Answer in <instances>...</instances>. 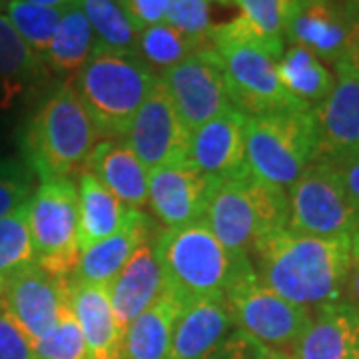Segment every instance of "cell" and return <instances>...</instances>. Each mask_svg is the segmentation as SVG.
I'll return each instance as SVG.
<instances>
[{"label": "cell", "mask_w": 359, "mask_h": 359, "mask_svg": "<svg viewBox=\"0 0 359 359\" xmlns=\"http://www.w3.org/2000/svg\"><path fill=\"white\" fill-rule=\"evenodd\" d=\"M68 295L90 359H122L124 330L116 321L108 285L70 278Z\"/></svg>", "instance_id": "d6986e66"}, {"label": "cell", "mask_w": 359, "mask_h": 359, "mask_svg": "<svg viewBox=\"0 0 359 359\" xmlns=\"http://www.w3.org/2000/svg\"><path fill=\"white\" fill-rule=\"evenodd\" d=\"M4 4H6V0H0V8H4Z\"/></svg>", "instance_id": "bcb514c9"}, {"label": "cell", "mask_w": 359, "mask_h": 359, "mask_svg": "<svg viewBox=\"0 0 359 359\" xmlns=\"http://www.w3.org/2000/svg\"><path fill=\"white\" fill-rule=\"evenodd\" d=\"M122 204L92 172L78 174V245L80 252L114 236L128 219Z\"/></svg>", "instance_id": "cb8c5ba5"}, {"label": "cell", "mask_w": 359, "mask_h": 359, "mask_svg": "<svg viewBox=\"0 0 359 359\" xmlns=\"http://www.w3.org/2000/svg\"><path fill=\"white\" fill-rule=\"evenodd\" d=\"M231 254L250 257L259 240L287 228V192L245 172L238 178L210 180L204 218Z\"/></svg>", "instance_id": "277c9868"}, {"label": "cell", "mask_w": 359, "mask_h": 359, "mask_svg": "<svg viewBox=\"0 0 359 359\" xmlns=\"http://www.w3.org/2000/svg\"><path fill=\"white\" fill-rule=\"evenodd\" d=\"M34 353L36 359H90L88 347L74 318L68 294L60 308L56 325L52 327L50 334L34 346Z\"/></svg>", "instance_id": "836d02e7"}, {"label": "cell", "mask_w": 359, "mask_h": 359, "mask_svg": "<svg viewBox=\"0 0 359 359\" xmlns=\"http://www.w3.org/2000/svg\"><path fill=\"white\" fill-rule=\"evenodd\" d=\"M287 230L318 238H353L359 214L335 164L311 162L287 190Z\"/></svg>", "instance_id": "9c48e42d"}, {"label": "cell", "mask_w": 359, "mask_h": 359, "mask_svg": "<svg viewBox=\"0 0 359 359\" xmlns=\"http://www.w3.org/2000/svg\"><path fill=\"white\" fill-rule=\"evenodd\" d=\"M42 72V60L28 48L11 20L0 14V108H11L22 98Z\"/></svg>", "instance_id": "484cf974"}, {"label": "cell", "mask_w": 359, "mask_h": 359, "mask_svg": "<svg viewBox=\"0 0 359 359\" xmlns=\"http://www.w3.org/2000/svg\"><path fill=\"white\" fill-rule=\"evenodd\" d=\"M335 66L346 68L359 76V0H353V14H351V30L341 60Z\"/></svg>", "instance_id": "ab89813d"}, {"label": "cell", "mask_w": 359, "mask_h": 359, "mask_svg": "<svg viewBox=\"0 0 359 359\" xmlns=\"http://www.w3.org/2000/svg\"><path fill=\"white\" fill-rule=\"evenodd\" d=\"M259 359H292V353L287 351H278V349H269V347H264Z\"/></svg>", "instance_id": "ee69618b"}, {"label": "cell", "mask_w": 359, "mask_h": 359, "mask_svg": "<svg viewBox=\"0 0 359 359\" xmlns=\"http://www.w3.org/2000/svg\"><path fill=\"white\" fill-rule=\"evenodd\" d=\"M236 330L269 349L292 353L311 320V309L295 306L259 282L254 264L245 266L226 290Z\"/></svg>", "instance_id": "30bf717a"}, {"label": "cell", "mask_w": 359, "mask_h": 359, "mask_svg": "<svg viewBox=\"0 0 359 359\" xmlns=\"http://www.w3.org/2000/svg\"><path fill=\"white\" fill-rule=\"evenodd\" d=\"M184 304L172 292L162 295L132 321L124 334L122 359H168L172 335Z\"/></svg>", "instance_id": "d4e9b609"}, {"label": "cell", "mask_w": 359, "mask_h": 359, "mask_svg": "<svg viewBox=\"0 0 359 359\" xmlns=\"http://www.w3.org/2000/svg\"><path fill=\"white\" fill-rule=\"evenodd\" d=\"M92 172L130 210L144 212L148 205V170L128 144L118 138L100 140L88 158Z\"/></svg>", "instance_id": "603a6c76"}, {"label": "cell", "mask_w": 359, "mask_h": 359, "mask_svg": "<svg viewBox=\"0 0 359 359\" xmlns=\"http://www.w3.org/2000/svg\"><path fill=\"white\" fill-rule=\"evenodd\" d=\"M154 219L144 212L130 210L126 224L114 236L80 252V262L74 278L82 282L108 285L128 264L130 257L134 256V252L142 244L154 242L158 238V236L154 238Z\"/></svg>", "instance_id": "7402d4cb"}, {"label": "cell", "mask_w": 359, "mask_h": 359, "mask_svg": "<svg viewBox=\"0 0 359 359\" xmlns=\"http://www.w3.org/2000/svg\"><path fill=\"white\" fill-rule=\"evenodd\" d=\"M166 22L188 39L212 46L214 25L210 20V0H168Z\"/></svg>", "instance_id": "d590c367"}, {"label": "cell", "mask_w": 359, "mask_h": 359, "mask_svg": "<svg viewBox=\"0 0 359 359\" xmlns=\"http://www.w3.org/2000/svg\"><path fill=\"white\" fill-rule=\"evenodd\" d=\"M124 142L148 172L188 162L192 132L180 118L160 78L134 116Z\"/></svg>", "instance_id": "7c38bea8"}, {"label": "cell", "mask_w": 359, "mask_h": 359, "mask_svg": "<svg viewBox=\"0 0 359 359\" xmlns=\"http://www.w3.org/2000/svg\"><path fill=\"white\" fill-rule=\"evenodd\" d=\"M66 294L68 280L30 266L4 278L0 308L20 325L32 346H36L56 325Z\"/></svg>", "instance_id": "4fadbf2b"}, {"label": "cell", "mask_w": 359, "mask_h": 359, "mask_svg": "<svg viewBox=\"0 0 359 359\" xmlns=\"http://www.w3.org/2000/svg\"><path fill=\"white\" fill-rule=\"evenodd\" d=\"M318 160L339 164L359 154V76L335 66V86L313 108Z\"/></svg>", "instance_id": "9a60e30c"}, {"label": "cell", "mask_w": 359, "mask_h": 359, "mask_svg": "<svg viewBox=\"0 0 359 359\" xmlns=\"http://www.w3.org/2000/svg\"><path fill=\"white\" fill-rule=\"evenodd\" d=\"M245 158L248 170L256 178L287 192L304 170L318 160L313 108L248 116Z\"/></svg>", "instance_id": "52a82bcc"}, {"label": "cell", "mask_w": 359, "mask_h": 359, "mask_svg": "<svg viewBox=\"0 0 359 359\" xmlns=\"http://www.w3.org/2000/svg\"><path fill=\"white\" fill-rule=\"evenodd\" d=\"M346 304L359 313V231L351 238V266L347 276Z\"/></svg>", "instance_id": "60d3db41"}, {"label": "cell", "mask_w": 359, "mask_h": 359, "mask_svg": "<svg viewBox=\"0 0 359 359\" xmlns=\"http://www.w3.org/2000/svg\"><path fill=\"white\" fill-rule=\"evenodd\" d=\"M34 178V172L25 160H0V219L11 216L14 210H18L32 198Z\"/></svg>", "instance_id": "e575fe53"}, {"label": "cell", "mask_w": 359, "mask_h": 359, "mask_svg": "<svg viewBox=\"0 0 359 359\" xmlns=\"http://www.w3.org/2000/svg\"><path fill=\"white\" fill-rule=\"evenodd\" d=\"M245 124L248 116L230 106L192 132L188 164L208 180H224L244 176Z\"/></svg>", "instance_id": "5bb4252c"}, {"label": "cell", "mask_w": 359, "mask_h": 359, "mask_svg": "<svg viewBox=\"0 0 359 359\" xmlns=\"http://www.w3.org/2000/svg\"><path fill=\"white\" fill-rule=\"evenodd\" d=\"M0 359H36L34 346L20 325L0 308Z\"/></svg>", "instance_id": "8d00e7d4"}, {"label": "cell", "mask_w": 359, "mask_h": 359, "mask_svg": "<svg viewBox=\"0 0 359 359\" xmlns=\"http://www.w3.org/2000/svg\"><path fill=\"white\" fill-rule=\"evenodd\" d=\"M0 160H2V156H0Z\"/></svg>", "instance_id": "c3c4849f"}, {"label": "cell", "mask_w": 359, "mask_h": 359, "mask_svg": "<svg viewBox=\"0 0 359 359\" xmlns=\"http://www.w3.org/2000/svg\"><path fill=\"white\" fill-rule=\"evenodd\" d=\"M216 2H228V4L233 2L240 8V16L252 26L256 34L276 46L285 48V26L299 0H216Z\"/></svg>", "instance_id": "d6a6232c"}, {"label": "cell", "mask_w": 359, "mask_h": 359, "mask_svg": "<svg viewBox=\"0 0 359 359\" xmlns=\"http://www.w3.org/2000/svg\"><path fill=\"white\" fill-rule=\"evenodd\" d=\"M36 266V250L30 233L28 202L0 219V276L8 278L20 269Z\"/></svg>", "instance_id": "1f68e13d"}, {"label": "cell", "mask_w": 359, "mask_h": 359, "mask_svg": "<svg viewBox=\"0 0 359 359\" xmlns=\"http://www.w3.org/2000/svg\"><path fill=\"white\" fill-rule=\"evenodd\" d=\"M2 292H4V278L0 276V297H2Z\"/></svg>", "instance_id": "f6af8a7d"}, {"label": "cell", "mask_w": 359, "mask_h": 359, "mask_svg": "<svg viewBox=\"0 0 359 359\" xmlns=\"http://www.w3.org/2000/svg\"><path fill=\"white\" fill-rule=\"evenodd\" d=\"M210 42L224 66L233 108L245 116L308 108L280 82L278 60L285 48L262 39L242 16L214 26Z\"/></svg>", "instance_id": "3957f363"}, {"label": "cell", "mask_w": 359, "mask_h": 359, "mask_svg": "<svg viewBox=\"0 0 359 359\" xmlns=\"http://www.w3.org/2000/svg\"><path fill=\"white\" fill-rule=\"evenodd\" d=\"M122 4L128 14L130 22L138 32L148 26L166 22L168 0H124Z\"/></svg>", "instance_id": "f35d334b"}, {"label": "cell", "mask_w": 359, "mask_h": 359, "mask_svg": "<svg viewBox=\"0 0 359 359\" xmlns=\"http://www.w3.org/2000/svg\"><path fill=\"white\" fill-rule=\"evenodd\" d=\"M26 2L39 4V6H46V8H60V11H65L66 6L74 4L76 0H26Z\"/></svg>", "instance_id": "7bdbcfd3"}, {"label": "cell", "mask_w": 359, "mask_h": 359, "mask_svg": "<svg viewBox=\"0 0 359 359\" xmlns=\"http://www.w3.org/2000/svg\"><path fill=\"white\" fill-rule=\"evenodd\" d=\"M353 0H299L285 26V42L304 46L321 62L337 65L351 30Z\"/></svg>", "instance_id": "2e32d148"}, {"label": "cell", "mask_w": 359, "mask_h": 359, "mask_svg": "<svg viewBox=\"0 0 359 359\" xmlns=\"http://www.w3.org/2000/svg\"><path fill=\"white\" fill-rule=\"evenodd\" d=\"M4 11L14 30L20 34V39L28 44V48L34 52L44 65V56L54 39L56 28L60 25L62 11L39 6L26 0H6Z\"/></svg>", "instance_id": "4dcf8cb0"}, {"label": "cell", "mask_w": 359, "mask_h": 359, "mask_svg": "<svg viewBox=\"0 0 359 359\" xmlns=\"http://www.w3.org/2000/svg\"><path fill=\"white\" fill-rule=\"evenodd\" d=\"M156 242V240H154ZM154 242L142 244L122 271L108 283L110 304L120 327L128 330L142 311L150 308L166 290L164 273L156 257Z\"/></svg>", "instance_id": "44dd1931"}, {"label": "cell", "mask_w": 359, "mask_h": 359, "mask_svg": "<svg viewBox=\"0 0 359 359\" xmlns=\"http://www.w3.org/2000/svg\"><path fill=\"white\" fill-rule=\"evenodd\" d=\"M210 180L188 162L148 174V205L164 228L188 226L204 218Z\"/></svg>", "instance_id": "e0dca14e"}, {"label": "cell", "mask_w": 359, "mask_h": 359, "mask_svg": "<svg viewBox=\"0 0 359 359\" xmlns=\"http://www.w3.org/2000/svg\"><path fill=\"white\" fill-rule=\"evenodd\" d=\"M335 166L339 170L347 194H349V198H351V202H353L359 214V154L349 158V160H344Z\"/></svg>", "instance_id": "b9f144b4"}, {"label": "cell", "mask_w": 359, "mask_h": 359, "mask_svg": "<svg viewBox=\"0 0 359 359\" xmlns=\"http://www.w3.org/2000/svg\"><path fill=\"white\" fill-rule=\"evenodd\" d=\"M100 134L72 84H60L26 122L22 156L40 182L86 170Z\"/></svg>", "instance_id": "7a4b0ae2"}, {"label": "cell", "mask_w": 359, "mask_h": 359, "mask_svg": "<svg viewBox=\"0 0 359 359\" xmlns=\"http://www.w3.org/2000/svg\"><path fill=\"white\" fill-rule=\"evenodd\" d=\"M202 48L208 46L188 39L168 22L144 28L142 32H138V42H136V54L156 74L166 72L168 68L176 66L184 58Z\"/></svg>", "instance_id": "f546056e"}, {"label": "cell", "mask_w": 359, "mask_h": 359, "mask_svg": "<svg viewBox=\"0 0 359 359\" xmlns=\"http://www.w3.org/2000/svg\"><path fill=\"white\" fill-rule=\"evenodd\" d=\"M259 282L295 306L316 309L346 302L351 238H318L282 230L252 252Z\"/></svg>", "instance_id": "6da1fadb"}, {"label": "cell", "mask_w": 359, "mask_h": 359, "mask_svg": "<svg viewBox=\"0 0 359 359\" xmlns=\"http://www.w3.org/2000/svg\"><path fill=\"white\" fill-rule=\"evenodd\" d=\"M233 330L226 295L198 297L180 313L168 359H205Z\"/></svg>", "instance_id": "ac0fdd59"}, {"label": "cell", "mask_w": 359, "mask_h": 359, "mask_svg": "<svg viewBox=\"0 0 359 359\" xmlns=\"http://www.w3.org/2000/svg\"><path fill=\"white\" fill-rule=\"evenodd\" d=\"M30 233L36 266L54 278L70 280L80 262L78 245V188L72 178L40 182L28 200Z\"/></svg>", "instance_id": "ba28073f"}, {"label": "cell", "mask_w": 359, "mask_h": 359, "mask_svg": "<svg viewBox=\"0 0 359 359\" xmlns=\"http://www.w3.org/2000/svg\"><path fill=\"white\" fill-rule=\"evenodd\" d=\"M96 36L88 18L76 2L62 11L60 25L54 32L50 46L44 56V66H48L56 74L76 76L94 50Z\"/></svg>", "instance_id": "83f0119b"}, {"label": "cell", "mask_w": 359, "mask_h": 359, "mask_svg": "<svg viewBox=\"0 0 359 359\" xmlns=\"http://www.w3.org/2000/svg\"><path fill=\"white\" fill-rule=\"evenodd\" d=\"M154 250L166 290L184 306L198 297L224 295L233 278L252 264L250 257L231 254L204 219L164 228L156 238Z\"/></svg>", "instance_id": "8992f818"}, {"label": "cell", "mask_w": 359, "mask_h": 359, "mask_svg": "<svg viewBox=\"0 0 359 359\" xmlns=\"http://www.w3.org/2000/svg\"><path fill=\"white\" fill-rule=\"evenodd\" d=\"M282 86L297 102L318 108L335 86V76L320 58L304 46L290 44L278 60Z\"/></svg>", "instance_id": "4316f807"}, {"label": "cell", "mask_w": 359, "mask_h": 359, "mask_svg": "<svg viewBox=\"0 0 359 359\" xmlns=\"http://www.w3.org/2000/svg\"><path fill=\"white\" fill-rule=\"evenodd\" d=\"M94 30L96 44L120 52H136L138 30L120 0H76Z\"/></svg>", "instance_id": "f1b7e54d"}, {"label": "cell", "mask_w": 359, "mask_h": 359, "mask_svg": "<svg viewBox=\"0 0 359 359\" xmlns=\"http://www.w3.org/2000/svg\"><path fill=\"white\" fill-rule=\"evenodd\" d=\"M292 359H359V313L346 302L311 311Z\"/></svg>", "instance_id": "ffe728a7"}, {"label": "cell", "mask_w": 359, "mask_h": 359, "mask_svg": "<svg viewBox=\"0 0 359 359\" xmlns=\"http://www.w3.org/2000/svg\"><path fill=\"white\" fill-rule=\"evenodd\" d=\"M156 80L158 74L136 52L112 50L94 44V50L78 70L72 86L98 134L124 140Z\"/></svg>", "instance_id": "5b68a950"}, {"label": "cell", "mask_w": 359, "mask_h": 359, "mask_svg": "<svg viewBox=\"0 0 359 359\" xmlns=\"http://www.w3.org/2000/svg\"><path fill=\"white\" fill-rule=\"evenodd\" d=\"M158 78L190 132L231 106L228 80L214 46L194 52Z\"/></svg>", "instance_id": "8fae6325"}, {"label": "cell", "mask_w": 359, "mask_h": 359, "mask_svg": "<svg viewBox=\"0 0 359 359\" xmlns=\"http://www.w3.org/2000/svg\"><path fill=\"white\" fill-rule=\"evenodd\" d=\"M120 2H124V0H120Z\"/></svg>", "instance_id": "7dc6e473"}, {"label": "cell", "mask_w": 359, "mask_h": 359, "mask_svg": "<svg viewBox=\"0 0 359 359\" xmlns=\"http://www.w3.org/2000/svg\"><path fill=\"white\" fill-rule=\"evenodd\" d=\"M264 346L245 335L240 330H233L205 359H259Z\"/></svg>", "instance_id": "74e56055"}]
</instances>
